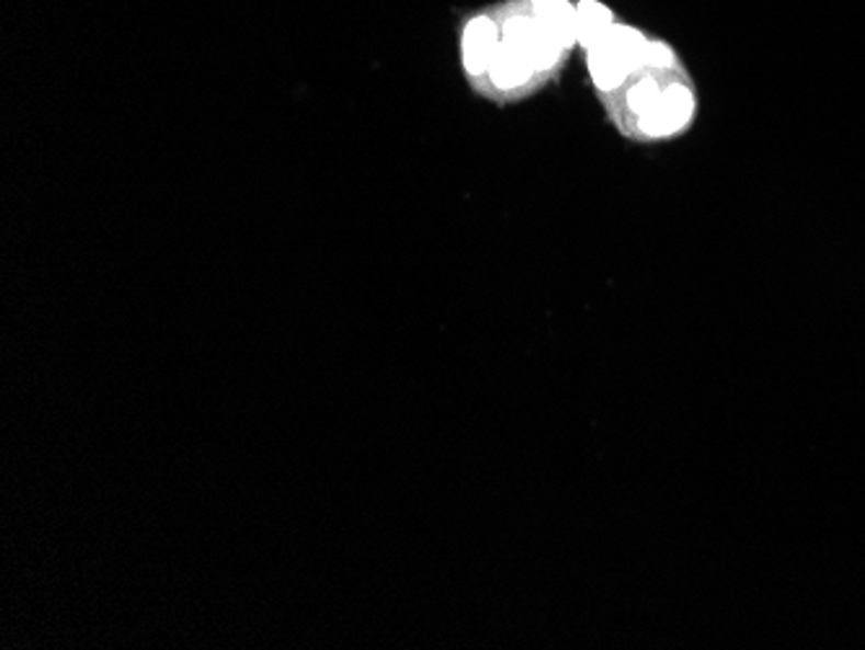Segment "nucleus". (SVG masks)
<instances>
[{"instance_id": "7ed1b4c3", "label": "nucleus", "mask_w": 865, "mask_h": 650, "mask_svg": "<svg viewBox=\"0 0 865 650\" xmlns=\"http://www.w3.org/2000/svg\"><path fill=\"white\" fill-rule=\"evenodd\" d=\"M648 37L640 28L627 24H614L602 39L593 42L585 53L593 91L596 96L610 94L646 60Z\"/></svg>"}, {"instance_id": "f257e3e1", "label": "nucleus", "mask_w": 865, "mask_h": 650, "mask_svg": "<svg viewBox=\"0 0 865 650\" xmlns=\"http://www.w3.org/2000/svg\"><path fill=\"white\" fill-rule=\"evenodd\" d=\"M496 37L475 76L471 91L509 106L557 81L578 45L576 5L570 0H505L488 9Z\"/></svg>"}, {"instance_id": "f03ea898", "label": "nucleus", "mask_w": 865, "mask_h": 650, "mask_svg": "<svg viewBox=\"0 0 865 650\" xmlns=\"http://www.w3.org/2000/svg\"><path fill=\"white\" fill-rule=\"evenodd\" d=\"M599 102L622 138L642 146L679 138L697 117L695 81L663 39H648L646 60Z\"/></svg>"}, {"instance_id": "20e7f679", "label": "nucleus", "mask_w": 865, "mask_h": 650, "mask_svg": "<svg viewBox=\"0 0 865 650\" xmlns=\"http://www.w3.org/2000/svg\"><path fill=\"white\" fill-rule=\"evenodd\" d=\"M614 24H617L614 13L606 9L604 3H599V0H581V3L576 5L578 45L583 49H589L593 42L602 39Z\"/></svg>"}]
</instances>
